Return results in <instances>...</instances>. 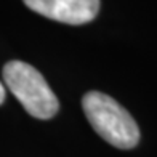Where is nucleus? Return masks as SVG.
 I'll return each mask as SVG.
<instances>
[{
    "instance_id": "obj_3",
    "label": "nucleus",
    "mask_w": 157,
    "mask_h": 157,
    "mask_svg": "<svg viewBox=\"0 0 157 157\" xmlns=\"http://www.w3.org/2000/svg\"><path fill=\"white\" fill-rule=\"evenodd\" d=\"M27 8L48 19L80 26L93 21L99 11V0H23Z\"/></svg>"
},
{
    "instance_id": "obj_1",
    "label": "nucleus",
    "mask_w": 157,
    "mask_h": 157,
    "mask_svg": "<svg viewBox=\"0 0 157 157\" xmlns=\"http://www.w3.org/2000/svg\"><path fill=\"white\" fill-rule=\"evenodd\" d=\"M82 108L95 132L114 147L132 149L138 144L136 122L114 98L101 91H88L82 98Z\"/></svg>"
},
{
    "instance_id": "obj_2",
    "label": "nucleus",
    "mask_w": 157,
    "mask_h": 157,
    "mask_svg": "<svg viewBox=\"0 0 157 157\" xmlns=\"http://www.w3.org/2000/svg\"><path fill=\"white\" fill-rule=\"evenodd\" d=\"M3 80L23 108L35 119H52L59 101L40 72L24 61H8L3 66Z\"/></svg>"
},
{
    "instance_id": "obj_4",
    "label": "nucleus",
    "mask_w": 157,
    "mask_h": 157,
    "mask_svg": "<svg viewBox=\"0 0 157 157\" xmlns=\"http://www.w3.org/2000/svg\"><path fill=\"white\" fill-rule=\"evenodd\" d=\"M3 101H5V88H3L2 82H0V104H2Z\"/></svg>"
}]
</instances>
